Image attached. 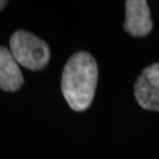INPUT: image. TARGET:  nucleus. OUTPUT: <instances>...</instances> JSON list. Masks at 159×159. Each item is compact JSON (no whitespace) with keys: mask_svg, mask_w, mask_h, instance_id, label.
Masks as SVG:
<instances>
[{"mask_svg":"<svg viewBox=\"0 0 159 159\" xmlns=\"http://www.w3.org/2000/svg\"><path fill=\"white\" fill-rule=\"evenodd\" d=\"M134 97L143 108L159 111V64L146 67L138 77Z\"/></svg>","mask_w":159,"mask_h":159,"instance_id":"nucleus-3","label":"nucleus"},{"mask_svg":"<svg viewBox=\"0 0 159 159\" xmlns=\"http://www.w3.org/2000/svg\"><path fill=\"white\" fill-rule=\"evenodd\" d=\"M7 4V1H5V0H0V11L5 7V5Z\"/></svg>","mask_w":159,"mask_h":159,"instance_id":"nucleus-6","label":"nucleus"},{"mask_svg":"<svg viewBox=\"0 0 159 159\" xmlns=\"http://www.w3.org/2000/svg\"><path fill=\"white\" fill-rule=\"evenodd\" d=\"M98 81V66L90 53L80 51L67 60L61 75V91L68 106L85 111L92 104Z\"/></svg>","mask_w":159,"mask_h":159,"instance_id":"nucleus-1","label":"nucleus"},{"mask_svg":"<svg viewBox=\"0 0 159 159\" xmlns=\"http://www.w3.org/2000/svg\"><path fill=\"white\" fill-rule=\"evenodd\" d=\"M10 51L19 65L32 71L44 68L50 60L47 44L27 31H17L12 34Z\"/></svg>","mask_w":159,"mask_h":159,"instance_id":"nucleus-2","label":"nucleus"},{"mask_svg":"<svg viewBox=\"0 0 159 159\" xmlns=\"http://www.w3.org/2000/svg\"><path fill=\"white\" fill-rule=\"evenodd\" d=\"M24 84V77L19 64L12 52L0 46V89L4 91L14 92Z\"/></svg>","mask_w":159,"mask_h":159,"instance_id":"nucleus-5","label":"nucleus"},{"mask_svg":"<svg viewBox=\"0 0 159 159\" xmlns=\"http://www.w3.org/2000/svg\"><path fill=\"white\" fill-rule=\"evenodd\" d=\"M124 29L133 37H145L152 30V20L145 0H127Z\"/></svg>","mask_w":159,"mask_h":159,"instance_id":"nucleus-4","label":"nucleus"}]
</instances>
